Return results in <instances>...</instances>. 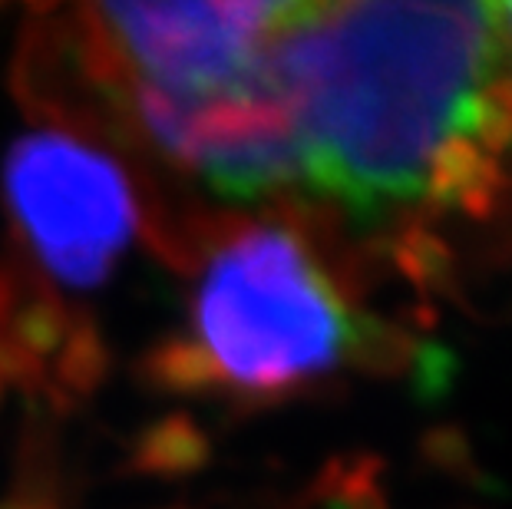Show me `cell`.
<instances>
[{"mask_svg":"<svg viewBox=\"0 0 512 509\" xmlns=\"http://www.w3.org/2000/svg\"><path fill=\"white\" fill-rule=\"evenodd\" d=\"M261 70L298 126L304 182L364 219L427 199L460 143L512 139L493 4H291Z\"/></svg>","mask_w":512,"mask_h":509,"instance_id":"1","label":"cell"},{"mask_svg":"<svg viewBox=\"0 0 512 509\" xmlns=\"http://www.w3.org/2000/svg\"><path fill=\"white\" fill-rule=\"evenodd\" d=\"M195 331L232 397H285L351 357L357 321L288 225L228 222L192 298Z\"/></svg>","mask_w":512,"mask_h":509,"instance_id":"2","label":"cell"},{"mask_svg":"<svg viewBox=\"0 0 512 509\" xmlns=\"http://www.w3.org/2000/svg\"><path fill=\"white\" fill-rule=\"evenodd\" d=\"M0 189L17 235L37 262L80 291L110 281L139 225L136 192L123 166L57 129L10 143Z\"/></svg>","mask_w":512,"mask_h":509,"instance_id":"3","label":"cell"},{"mask_svg":"<svg viewBox=\"0 0 512 509\" xmlns=\"http://www.w3.org/2000/svg\"><path fill=\"white\" fill-rule=\"evenodd\" d=\"M291 4H103L96 24L152 86L185 100L242 93Z\"/></svg>","mask_w":512,"mask_h":509,"instance_id":"4","label":"cell"},{"mask_svg":"<svg viewBox=\"0 0 512 509\" xmlns=\"http://www.w3.org/2000/svg\"><path fill=\"white\" fill-rule=\"evenodd\" d=\"M182 169L215 192L252 202L304 182V146L288 103L261 80L242 93L192 100Z\"/></svg>","mask_w":512,"mask_h":509,"instance_id":"5","label":"cell"},{"mask_svg":"<svg viewBox=\"0 0 512 509\" xmlns=\"http://www.w3.org/2000/svg\"><path fill=\"white\" fill-rule=\"evenodd\" d=\"M212 460V443L192 414H162L133 433L126 470L149 480H189Z\"/></svg>","mask_w":512,"mask_h":509,"instance_id":"6","label":"cell"},{"mask_svg":"<svg viewBox=\"0 0 512 509\" xmlns=\"http://www.w3.org/2000/svg\"><path fill=\"white\" fill-rule=\"evenodd\" d=\"M136 381L156 397H182V400H215L232 397L225 377L212 357L189 334H162L139 354Z\"/></svg>","mask_w":512,"mask_h":509,"instance_id":"7","label":"cell"},{"mask_svg":"<svg viewBox=\"0 0 512 509\" xmlns=\"http://www.w3.org/2000/svg\"><path fill=\"white\" fill-rule=\"evenodd\" d=\"M110 371H113L110 344H106V338L100 334V324L83 311L70 334L67 348L60 354V361L53 364L47 404L53 410H70L73 404H80V400L100 391Z\"/></svg>","mask_w":512,"mask_h":509,"instance_id":"8","label":"cell"},{"mask_svg":"<svg viewBox=\"0 0 512 509\" xmlns=\"http://www.w3.org/2000/svg\"><path fill=\"white\" fill-rule=\"evenodd\" d=\"M0 509H60L50 496H43V490H20L17 496L0 500Z\"/></svg>","mask_w":512,"mask_h":509,"instance_id":"9","label":"cell"},{"mask_svg":"<svg viewBox=\"0 0 512 509\" xmlns=\"http://www.w3.org/2000/svg\"><path fill=\"white\" fill-rule=\"evenodd\" d=\"M496 20H499V34H503L506 67L512 73V4H496Z\"/></svg>","mask_w":512,"mask_h":509,"instance_id":"10","label":"cell"},{"mask_svg":"<svg viewBox=\"0 0 512 509\" xmlns=\"http://www.w3.org/2000/svg\"><path fill=\"white\" fill-rule=\"evenodd\" d=\"M4 384H7V381H4V377H0V404H4Z\"/></svg>","mask_w":512,"mask_h":509,"instance_id":"11","label":"cell"}]
</instances>
